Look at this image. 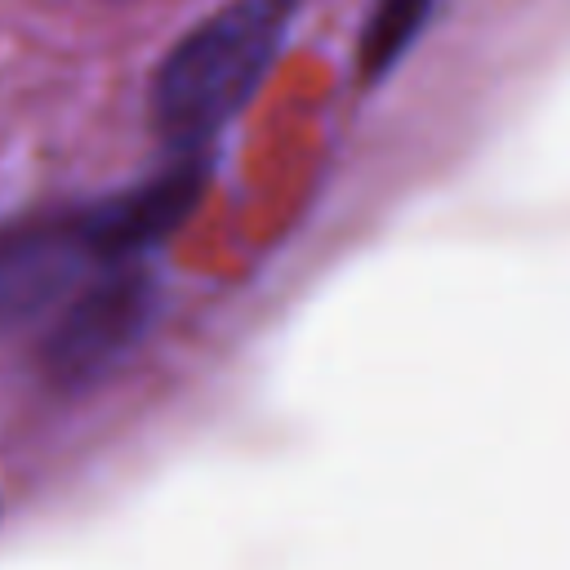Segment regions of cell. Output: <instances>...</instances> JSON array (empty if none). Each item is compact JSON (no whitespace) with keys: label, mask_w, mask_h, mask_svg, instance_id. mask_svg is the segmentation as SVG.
<instances>
[{"label":"cell","mask_w":570,"mask_h":570,"mask_svg":"<svg viewBox=\"0 0 570 570\" xmlns=\"http://www.w3.org/2000/svg\"><path fill=\"white\" fill-rule=\"evenodd\" d=\"M200 191H205L200 156H178V165H169L165 174H151L147 183H134L98 205H85V223L98 245V258L107 267L142 263V254H151L187 223Z\"/></svg>","instance_id":"4"},{"label":"cell","mask_w":570,"mask_h":570,"mask_svg":"<svg viewBox=\"0 0 570 570\" xmlns=\"http://www.w3.org/2000/svg\"><path fill=\"white\" fill-rule=\"evenodd\" d=\"M436 0H374L356 40V67L365 80L387 76L432 22Z\"/></svg>","instance_id":"5"},{"label":"cell","mask_w":570,"mask_h":570,"mask_svg":"<svg viewBox=\"0 0 570 570\" xmlns=\"http://www.w3.org/2000/svg\"><path fill=\"white\" fill-rule=\"evenodd\" d=\"M160 307L156 281L142 263L94 272L53 316L40 343V370L53 387L80 392L107 379L151 330Z\"/></svg>","instance_id":"2"},{"label":"cell","mask_w":570,"mask_h":570,"mask_svg":"<svg viewBox=\"0 0 570 570\" xmlns=\"http://www.w3.org/2000/svg\"><path fill=\"white\" fill-rule=\"evenodd\" d=\"M298 0H227L183 31L151 71L156 134L196 156L267 80L289 36Z\"/></svg>","instance_id":"1"},{"label":"cell","mask_w":570,"mask_h":570,"mask_svg":"<svg viewBox=\"0 0 570 570\" xmlns=\"http://www.w3.org/2000/svg\"><path fill=\"white\" fill-rule=\"evenodd\" d=\"M107 263L80 209L31 214L0 227V334L53 316Z\"/></svg>","instance_id":"3"}]
</instances>
